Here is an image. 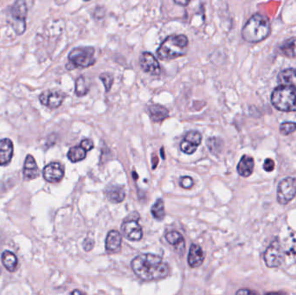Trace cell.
<instances>
[{"label": "cell", "mask_w": 296, "mask_h": 295, "mask_svg": "<svg viewBox=\"0 0 296 295\" xmlns=\"http://www.w3.org/2000/svg\"><path fill=\"white\" fill-rule=\"evenodd\" d=\"M161 156H163V159H165L164 148H163V147L161 148Z\"/></svg>", "instance_id": "ab89813d"}, {"label": "cell", "mask_w": 296, "mask_h": 295, "mask_svg": "<svg viewBox=\"0 0 296 295\" xmlns=\"http://www.w3.org/2000/svg\"><path fill=\"white\" fill-rule=\"evenodd\" d=\"M122 243V237L119 231L110 230L106 238V250L109 254H114L120 251Z\"/></svg>", "instance_id": "5bb4252c"}, {"label": "cell", "mask_w": 296, "mask_h": 295, "mask_svg": "<svg viewBox=\"0 0 296 295\" xmlns=\"http://www.w3.org/2000/svg\"><path fill=\"white\" fill-rule=\"evenodd\" d=\"M65 98V94L60 90H46L39 96L41 103L50 108H57L60 107Z\"/></svg>", "instance_id": "8fae6325"}, {"label": "cell", "mask_w": 296, "mask_h": 295, "mask_svg": "<svg viewBox=\"0 0 296 295\" xmlns=\"http://www.w3.org/2000/svg\"><path fill=\"white\" fill-rule=\"evenodd\" d=\"M254 167H255V162L253 158L249 155H243L237 165V173L240 176L248 178L252 174Z\"/></svg>", "instance_id": "ac0fdd59"}, {"label": "cell", "mask_w": 296, "mask_h": 295, "mask_svg": "<svg viewBox=\"0 0 296 295\" xmlns=\"http://www.w3.org/2000/svg\"><path fill=\"white\" fill-rule=\"evenodd\" d=\"M283 250L278 238L271 242L263 254V260L267 267L275 268L280 267L283 262Z\"/></svg>", "instance_id": "ba28073f"}, {"label": "cell", "mask_w": 296, "mask_h": 295, "mask_svg": "<svg viewBox=\"0 0 296 295\" xmlns=\"http://www.w3.org/2000/svg\"><path fill=\"white\" fill-rule=\"evenodd\" d=\"M280 51L284 56L290 58L296 57V38H290L280 46Z\"/></svg>", "instance_id": "cb8c5ba5"}, {"label": "cell", "mask_w": 296, "mask_h": 295, "mask_svg": "<svg viewBox=\"0 0 296 295\" xmlns=\"http://www.w3.org/2000/svg\"><path fill=\"white\" fill-rule=\"evenodd\" d=\"M71 295H85V294H84V293H83V292H81V291H80V290H77V289H76V290H74V291H73V292H71Z\"/></svg>", "instance_id": "f35d334b"}, {"label": "cell", "mask_w": 296, "mask_h": 295, "mask_svg": "<svg viewBox=\"0 0 296 295\" xmlns=\"http://www.w3.org/2000/svg\"><path fill=\"white\" fill-rule=\"evenodd\" d=\"M263 169L267 172V173H271L273 172L274 169V162L273 160L271 159H266L263 164Z\"/></svg>", "instance_id": "836d02e7"}, {"label": "cell", "mask_w": 296, "mask_h": 295, "mask_svg": "<svg viewBox=\"0 0 296 295\" xmlns=\"http://www.w3.org/2000/svg\"><path fill=\"white\" fill-rule=\"evenodd\" d=\"M23 173H24L25 180H32V179H37L40 175V171L38 168V164L32 155H28L26 157Z\"/></svg>", "instance_id": "9a60e30c"}, {"label": "cell", "mask_w": 296, "mask_h": 295, "mask_svg": "<svg viewBox=\"0 0 296 295\" xmlns=\"http://www.w3.org/2000/svg\"><path fill=\"white\" fill-rule=\"evenodd\" d=\"M201 142V133L197 131H191L185 135L183 140L180 144V149L185 154L191 155L197 151Z\"/></svg>", "instance_id": "30bf717a"}, {"label": "cell", "mask_w": 296, "mask_h": 295, "mask_svg": "<svg viewBox=\"0 0 296 295\" xmlns=\"http://www.w3.org/2000/svg\"><path fill=\"white\" fill-rule=\"evenodd\" d=\"M133 273L144 281H154L164 279L169 274V266L159 255L142 254L136 256L131 262Z\"/></svg>", "instance_id": "6da1fadb"}, {"label": "cell", "mask_w": 296, "mask_h": 295, "mask_svg": "<svg viewBox=\"0 0 296 295\" xmlns=\"http://www.w3.org/2000/svg\"><path fill=\"white\" fill-rule=\"evenodd\" d=\"M2 262L5 267L10 272H14L18 267V258L13 252H4L2 254Z\"/></svg>", "instance_id": "603a6c76"}, {"label": "cell", "mask_w": 296, "mask_h": 295, "mask_svg": "<svg viewBox=\"0 0 296 295\" xmlns=\"http://www.w3.org/2000/svg\"><path fill=\"white\" fill-rule=\"evenodd\" d=\"M106 196L113 204H120L126 198V192L122 186H109L106 188Z\"/></svg>", "instance_id": "d6986e66"}, {"label": "cell", "mask_w": 296, "mask_h": 295, "mask_svg": "<svg viewBox=\"0 0 296 295\" xmlns=\"http://www.w3.org/2000/svg\"><path fill=\"white\" fill-rule=\"evenodd\" d=\"M44 179L50 183L60 182L64 176V168L60 163L53 162L44 167L43 171Z\"/></svg>", "instance_id": "4fadbf2b"}, {"label": "cell", "mask_w": 296, "mask_h": 295, "mask_svg": "<svg viewBox=\"0 0 296 295\" xmlns=\"http://www.w3.org/2000/svg\"><path fill=\"white\" fill-rule=\"evenodd\" d=\"M69 61L70 63L66 66L69 70L93 66L95 63V49L93 47L75 48L69 54Z\"/></svg>", "instance_id": "5b68a950"}, {"label": "cell", "mask_w": 296, "mask_h": 295, "mask_svg": "<svg viewBox=\"0 0 296 295\" xmlns=\"http://www.w3.org/2000/svg\"><path fill=\"white\" fill-rule=\"evenodd\" d=\"M139 64L144 72L153 76H159L161 74V66L156 57L150 52H143L139 57Z\"/></svg>", "instance_id": "7c38bea8"}, {"label": "cell", "mask_w": 296, "mask_h": 295, "mask_svg": "<svg viewBox=\"0 0 296 295\" xmlns=\"http://www.w3.org/2000/svg\"><path fill=\"white\" fill-rule=\"evenodd\" d=\"M88 91H89V87H88V82L86 81L85 77L80 76L76 79V89H75L76 95L78 97H82V96H85Z\"/></svg>", "instance_id": "4316f807"}, {"label": "cell", "mask_w": 296, "mask_h": 295, "mask_svg": "<svg viewBox=\"0 0 296 295\" xmlns=\"http://www.w3.org/2000/svg\"><path fill=\"white\" fill-rule=\"evenodd\" d=\"M174 3L177 4V5H180V6H187V5H189V1H180V0H174Z\"/></svg>", "instance_id": "8d00e7d4"}, {"label": "cell", "mask_w": 296, "mask_h": 295, "mask_svg": "<svg viewBox=\"0 0 296 295\" xmlns=\"http://www.w3.org/2000/svg\"><path fill=\"white\" fill-rule=\"evenodd\" d=\"M236 295H259V293L256 292V291H254V290L242 288L239 289V290L236 292Z\"/></svg>", "instance_id": "e575fe53"}, {"label": "cell", "mask_w": 296, "mask_h": 295, "mask_svg": "<svg viewBox=\"0 0 296 295\" xmlns=\"http://www.w3.org/2000/svg\"><path fill=\"white\" fill-rule=\"evenodd\" d=\"M278 83L281 86H287L296 88V69H286L278 75Z\"/></svg>", "instance_id": "44dd1931"}, {"label": "cell", "mask_w": 296, "mask_h": 295, "mask_svg": "<svg viewBox=\"0 0 296 295\" xmlns=\"http://www.w3.org/2000/svg\"><path fill=\"white\" fill-rule=\"evenodd\" d=\"M139 214L134 211L123 221L121 224V232L123 236L129 241L138 242L142 239L143 231L141 226L139 224Z\"/></svg>", "instance_id": "8992f818"}, {"label": "cell", "mask_w": 296, "mask_h": 295, "mask_svg": "<svg viewBox=\"0 0 296 295\" xmlns=\"http://www.w3.org/2000/svg\"><path fill=\"white\" fill-rule=\"evenodd\" d=\"M296 179L287 177L282 179L277 188V201L281 205H287L295 198Z\"/></svg>", "instance_id": "9c48e42d"}, {"label": "cell", "mask_w": 296, "mask_h": 295, "mask_svg": "<svg viewBox=\"0 0 296 295\" xmlns=\"http://www.w3.org/2000/svg\"><path fill=\"white\" fill-rule=\"evenodd\" d=\"M99 78L101 80L103 85H104L106 92H109L113 83V77L109 73H102L99 76Z\"/></svg>", "instance_id": "f1b7e54d"}, {"label": "cell", "mask_w": 296, "mask_h": 295, "mask_svg": "<svg viewBox=\"0 0 296 295\" xmlns=\"http://www.w3.org/2000/svg\"><path fill=\"white\" fill-rule=\"evenodd\" d=\"M264 295H288L286 292H266Z\"/></svg>", "instance_id": "74e56055"}, {"label": "cell", "mask_w": 296, "mask_h": 295, "mask_svg": "<svg viewBox=\"0 0 296 295\" xmlns=\"http://www.w3.org/2000/svg\"><path fill=\"white\" fill-rule=\"evenodd\" d=\"M94 245H95V242H94V240H92L90 238H86L83 242H82V247H83V249L85 250L86 252H89L91 251L93 248H94Z\"/></svg>", "instance_id": "d6a6232c"}, {"label": "cell", "mask_w": 296, "mask_h": 295, "mask_svg": "<svg viewBox=\"0 0 296 295\" xmlns=\"http://www.w3.org/2000/svg\"><path fill=\"white\" fill-rule=\"evenodd\" d=\"M188 44L189 40L186 35H171L158 49V57L163 61H169L183 57L187 52Z\"/></svg>", "instance_id": "3957f363"}, {"label": "cell", "mask_w": 296, "mask_h": 295, "mask_svg": "<svg viewBox=\"0 0 296 295\" xmlns=\"http://www.w3.org/2000/svg\"><path fill=\"white\" fill-rule=\"evenodd\" d=\"M151 213L153 217L158 221L164 219L165 216H166V211H165L164 201L161 198H159L157 201L155 202V204L153 205Z\"/></svg>", "instance_id": "484cf974"}, {"label": "cell", "mask_w": 296, "mask_h": 295, "mask_svg": "<svg viewBox=\"0 0 296 295\" xmlns=\"http://www.w3.org/2000/svg\"><path fill=\"white\" fill-rule=\"evenodd\" d=\"M152 160H153V169H155L156 167H157L158 164H159V158H158L157 155H153V157H152Z\"/></svg>", "instance_id": "d590c367"}, {"label": "cell", "mask_w": 296, "mask_h": 295, "mask_svg": "<svg viewBox=\"0 0 296 295\" xmlns=\"http://www.w3.org/2000/svg\"><path fill=\"white\" fill-rule=\"evenodd\" d=\"M205 261V254L201 247L197 244H192L188 254V264L192 268L201 266Z\"/></svg>", "instance_id": "2e32d148"}, {"label": "cell", "mask_w": 296, "mask_h": 295, "mask_svg": "<svg viewBox=\"0 0 296 295\" xmlns=\"http://www.w3.org/2000/svg\"><path fill=\"white\" fill-rule=\"evenodd\" d=\"M80 146H82L86 152L91 151L92 149L95 147L94 142H93V140H91L90 138H85V139L82 140Z\"/></svg>", "instance_id": "1f68e13d"}, {"label": "cell", "mask_w": 296, "mask_h": 295, "mask_svg": "<svg viewBox=\"0 0 296 295\" xmlns=\"http://www.w3.org/2000/svg\"><path fill=\"white\" fill-rule=\"evenodd\" d=\"M68 159L73 163H76L79 161H82L85 159L87 156V152L82 147V146H74L70 148L68 152Z\"/></svg>", "instance_id": "d4e9b609"}, {"label": "cell", "mask_w": 296, "mask_h": 295, "mask_svg": "<svg viewBox=\"0 0 296 295\" xmlns=\"http://www.w3.org/2000/svg\"><path fill=\"white\" fill-rule=\"evenodd\" d=\"M296 130L295 122L281 123L280 126V132L282 135H288Z\"/></svg>", "instance_id": "f546056e"}, {"label": "cell", "mask_w": 296, "mask_h": 295, "mask_svg": "<svg viewBox=\"0 0 296 295\" xmlns=\"http://www.w3.org/2000/svg\"><path fill=\"white\" fill-rule=\"evenodd\" d=\"M193 185H194V181H193V179H192L191 177L184 176L180 178V186H181L182 188L188 190V189L192 188Z\"/></svg>", "instance_id": "4dcf8cb0"}, {"label": "cell", "mask_w": 296, "mask_h": 295, "mask_svg": "<svg viewBox=\"0 0 296 295\" xmlns=\"http://www.w3.org/2000/svg\"><path fill=\"white\" fill-rule=\"evenodd\" d=\"M148 113L152 120L155 122H162L169 116V111L167 107L159 104H153L148 107Z\"/></svg>", "instance_id": "ffe728a7"}, {"label": "cell", "mask_w": 296, "mask_h": 295, "mask_svg": "<svg viewBox=\"0 0 296 295\" xmlns=\"http://www.w3.org/2000/svg\"><path fill=\"white\" fill-rule=\"evenodd\" d=\"M223 140L217 137H211L206 140V146L208 148L209 151L213 154L220 153L223 148Z\"/></svg>", "instance_id": "83f0119b"}, {"label": "cell", "mask_w": 296, "mask_h": 295, "mask_svg": "<svg viewBox=\"0 0 296 295\" xmlns=\"http://www.w3.org/2000/svg\"><path fill=\"white\" fill-rule=\"evenodd\" d=\"M271 102L280 111L295 112L296 88L279 85L271 94Z\"/></svg>", "instance_id": "277c9868"}, {"label": "cell", "mask_w": 296, "mask_h": 295, "mask_svg": "<svg viewBox=\"0 0 296 295\" xmlns=\"http://www.w3.org/2000/svg\"><path fill=\"white\" fill-rule=\"evenodd\" d=\"M13 142L9 138L0 140V166H6L12 161L13 156Z\"/></svg>", "instance_id": "e0dca14e"}, {"label": "cell", "mask_w": 296, "mask_h": 295, "mask_svg": "<svg viewBox=\"0 0 296 295\" xmlns=\"http://www.w3.org/2000/svg\"><path fill=\"white\" fill-rule=\"evenodd\" d=\"M167 239V242H169L171 245H173L177 252L179 253H183L186 248V242H185V238L180 233L177 232V231H171V232H167L165 236Z\"/></svg>", "instance_id": "7402d4cb"}, {"label": "cell", "mask_w": 296, "mask_h": 295, "mask_svg": "<svg viewBox=\"0 0 296 295\" xmlns=\"http://www.w3.org/2000/svg\"><path fill=\"white\" fill-rule=\"evenodd\" d=\"M0 273H1V271H0Z\"/></svg>", "instance_id": "60d3db41"}, {"label": "cell", "mask_w": 296, "mask_h": 295, "mask_svg": "<svg viewBox=\"0 0 296 295\" xmlns=\"http://www.w3.org/2000/svg\"><path fill=\"white\" fill-rule=\"evenodd\" d=\"M270 22L264 15L254 14L242 30V37L246 42L259 43L270 34Z\"/></svg>", "instance_id": "7a4b0ae2"}, {"label": "cell", "mask_w": 296, "mask_h": 295, "mask_svg": "<svg viewBox=\"0 0 296 295\" xmlns=\"http://www.w3.org/2000/svg\"><path fill=\"white\" fill-rule=\"evenodd\" d=\"M28 13V8L26 2L17 1L11 10L12 25L17 34L21 35L26 31V19Z\"/></svg>", "instance_id": "52a82bcc"}]
</instances>
